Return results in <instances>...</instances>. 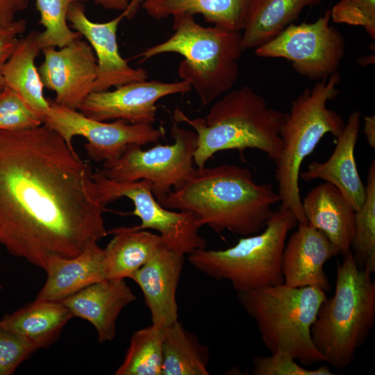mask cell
Returning a JSON list of instances; mask_svg holds the SVG:
<instances>
[{"instance_id": "obj_1", "label": "cell", "mask_w": 375, "mask_h": 375, "mask_svg": "<svg viewBox=\"0 0 375 375\" xmlns=\"http://www.w3.org/2000/svg\"><path fill=\"white\" fill-rule=\"evenodd\" d=\"M93 174L44 124L0 131V244L44 269L98 243L108 232Z\"/></svg>"}, {"instance_id": "obj_2", "label": "cell", "mask_w": 375, "mask_h": 375, "mask_svg": "<svg viewBox=\"0 0 375 375\" xmlns=\"http://www.w3.org/2000/svg\"><path fill=\"white\" fill-rule=\"evenodd\" d=\"M280 203V197L268 183H257L251 170L237 165L195 167L184 183L172 190L162 206L189 211L217 233L228 231L248 236L265 227Z\"/></svg>"}, {"instance_id": "obj_3", "label": "cell", "mask_w": 375, "mask_h": 375, "mask_svg": "<svg viewBox=\"0 0 375 375\" xmlns=\"http://www.w3.org/2000/svg\"><path fill=\"white\" fill-rule=\"evenodd\" d=\"M285 116L248 85L226 93L205 118H190L178 107L173 113L175 122L189 124L197 133L194 163L199 168L225 150L258 149L276 162L281 151L280 131Z\"/></svg>"}, {"instance_id": "obj_4", "label": "cell", "mask_w": 375, "mask_h": 375, "mask_svg": "<svg viewBox=\"0 0 375 375\" xmlns=\"http://www.w3.org/2000/svg\"><path fill=\"white\" fill-rule=\"evenodd\" d=\"M173 19L174 33L137 57L144 62L165 53L181 55L184 59L178 76L190 83L201 103L207 106L229 91L238 80L242 33L216 26L204 27L188 14H176Z\"/></svg>"}, {"instance_id": "obj_5", "label": "cell", "mask_w": 375, "mask_h": 375, "mask_svg": "<svg viewBox=\"0 0 375 375\" xmlns=\"http://www.w3.org/2000/svg\"><path fill=\"white\" fill-rule=\"evenodd\" d=\"M356 265L351 251L338 263L334 294L322 303L311 327L314 345L342 369L366 342L375 322V281Z\"/></svg>"}, {"instance_id": "obj_6", "label": "cell", "mask_w": 375, "mask_h": 375, "mask_svg": "<svg viewBox=\"0 0 375 375\" xmlns=\"http://www.w3.org/2000/svg\"><path fill=\"white\" fill-rule=\"evenodd\" d=\"M339 71L306 88L291 103L281 127L280 157L275 162V179L280 207L290 210L298 223H308L299 190V173L303 161L312 153L327 133L338 138L345 125L342 117L327 106L340 91Z\"/></svg>"}, {"instance_id": "obj_7", "label": "cell", "mask_w": 375, "mask_h": 375, "mask_svg": "<svg viewBox=\"0 0 375 375\" xmlns=\"http://www.w3.org/2000/svg\"><path fill=\"white\" fill-rule=\"evenodd\" d=\"M237 293L240 305L255 321L261 340L271 353L288 352L303 366L326 362L310 333L327 298L326 292L283 283Z\"/></svg>"}, {"instance_id": "obj_8", "label": "cell", "mask_w": 375, "mask_h": 375, "mask_svg": "<svg viewBox=\"0 0 375 375\" xmlns=\"http://www.w3.org/2000/svg\"><path fill=\"white\" fill-rule=\"evenodd\" d=\"M297 224L290 210L279 207L258 233L244 236L225 249L195 250L188 260L208 276L229 281L237 292L283 283L282 254Z\"/></svg>"}, {"instance_id": "obj_9", "label": "cell", "mask_w": 375, "mask_h": 375, "mask_svg": "<svg viewBox=\"0 0 375 375\" xmlns=\"http://www.w3.org/2000/svg\"><path fill=\"white\" fill-rule=\"evenodd\" d=\"M170 132L173 143L157 144L146 150L138 144L129 145L118 158L103 162L99 172L118 182L149 181L153 196L162 204L168 193L181 185L195 168L197 133L176 122Z\"/></svg>"}, {"instance_id": "obj_10", "label": "cell", "mask_w": 375, "mask_h": 375, "mask_svg": "<svg viewBox=\"0 0 375 375\" xmlns=\"http://www.w3.org/2000/svg\"><path fill=\"white\" fill-rule=\"evenodd\" d=\"M93 178L103 206L122 197L132 201L134 210L130 214L141 221L140 224L132 226L134 230L158 231L163 245L180 255L206 249L207 242L199 233L197 215L165 208L153 196L149 181L118 182L106 178L99 172H94Z\"/></svg>"}, {"instance_id": "obj_11", "label": "cell", "mask_w": 375, "mask_h": 375, "mask_svg": "<svg viewBox=\"0 0 375 375\" xmlns=\"http://www.w3.org/2000/svg\"><path fill=\"white\" fill-rule=\"evenodd\" d=\"M330 10L312 23L291 24L255 49L260 58H283L299 74L321 81L338 71L345 55L344 35L330 24Z\"/></svg>"}, {"instance_id": "obj_12", "label": "cell", "mask_w": 375, "mask_h": 375, "mask_svg": "<svg viewBox=\"0 0 375 375\" xmlns=\"http://www.w3.org/2000/svg\"><path fill=\"white\" fill-rule=\"evenodd\" d=\"M49 102L50 108L42 124L57 132L72 147L74 137L85 138L87 154L97 162L118 158L129 145L158 143L164 137V131L152 124H133L122 119L98 121L53 100L49 99Z\"/></svg>"}, {"instance_id": "obj_13", "label": "cell", "mask_w": 375, "mask_h": 375, "mask_svg": "<svg viewBox=\"0 0 375 375\" xmlns=\"http://www.w3.org/2000/svg\"><path fill=\"white\" fill-rule=\"evenodd\" d=\"M191 90L190 83L183 80L173 83L158 80L131 82L112 91L92 92L78 110L98 121L122 119L133 124H152L156 120L158 100Z\"/></svg>"}, {"instance_id": "obj_14", "label": "cell", "mask_w": 375, "mask_h": 375, "mask_svg": "<svg viewBox=\"0 0 375 375\" xmlns=\"http://www.w3.org/2000/svg\"><path fill=\"white\" fill-rule=\"evenodd\" d=\"M44 60L38 72L44 88L56 93V103L78 110L93 92L97 76V58L88 41L81 37L57 50H42Z\"/></svg>"}, {"instance_id": "obj_15", "label": "cell", "mask_w": 375, "mask_h": 375, "mask_svg": "<svg viewBox=\"0 0 375 375\" xmlns=\"http://www.w3.org/2000/svg\"><path fill=\"white\" fill-rule=\"evenodd\" d=\"M124 18L125 14L122 11L107 22H94L87 17L83 2L76 1L69 6L67 22L73 29L85 38L96 56L97 76L93 92L106 91L111 87L145 81L148 78L144 69L131 67L119 53L117 31Z\"/></svg>"}, {"instance_id": "obj_16", "label": "cell", "mask_w": 375, "mask_h": 375, "mask_svg": "<svg viewBox=\"0 0 375 375\" xmlns=\"http://www.w3.org/2000/svg\"><path fill=\"white\" fill-rule=\"evenodd\" d=\"M337 253L327 237L308 223L288 236L282 254L283 283L290 287L312 286L324 292L331 285L324 267Z\"/></svg>"}, {"instance_id": "obj_17", "label": "cell", "mask_w": 375, "mask_h": 375, "mask_svg": "<svg viewBox=\"0 0 375 375\" xmlns=\"http://www.w3.org/2000/svg\"><path fill=\"white\" fill-rule=\"evenodd\" d=\"M184 256L160 246L131 277L140 287L152 325L165 328L178 320L176 291Z\"/></svg>"}, {"instance_id": "obj_18", "label": "cell", "mask_w": 375, "mask_h": 375, "mask_svg": "<svg viewBox=\"0 0 375 375\" xmlns=\"http://www.w3.org/2000/svg\"><path fill=\"white\" fill-rule=\"evenodd\" d=\"M361 124V113L355 110L349 115L343 131L331 156L324 162H310L306 171L300 172L299 179L306 182L320 179L336 187L355 211L362 205L365 185L359 175L355 147Z\"/></svg>"}, {"instance_id": "obj_19", "label": "cell", "mask_w": 375, "mask_h": 375, "mask_svg": "<svg viewBox=\"0 0 375 375\" xmlns=\"http://www.w3.org/2000/svg\"><path fill=\"white\" fill-rule=\"evenodd\" d=\"M135 300L125 279L105 278L60 301L73 317L89 322L96 330L98 341L102 343L115 339L119 315Z\"/></svg>"}, {"instance_id": "obj_20", "label": "cell", "mask_w": 375, "mask_h": 375, "mask_svg": "<svg viewBox=\"0 0 375 375\" xmlns=\"http://www.w3.org/2000/svg\"><path fill=\"white\" fill-rule=\"evenodd\" d=\"M301 203L308 224L327 237L337 255L351 250L356 211L336 187L321 183L307 194Z\"/></svg>"}, {"instance_id": "obj_21", "label": "cell", "mask_w": 375, "mask_h": 375, "mask_svg": "<svg viewBox=\"0 0 375 375\" xmlns=\"http://www.w3.org/2000/svg\"><path fill=\"white\" fill-rule=\"evenodd\" d=\"M44 270L47 279L36 299L60 301L106 278L104 250L95 243L73 258L53 256L48 259Z\"/></svg>"}, {"instance_id": "obj_22", "label": "cell", "mask_w": 375, "mask_h": 375, "mask_svg": "<svg viewBox=\"0 0 375 375\" xmlns=\"http://www.w3.org/2000/svg\"><path fill=\"white\" fill-rule=\"evenodd\" d=\"M38 34V32L33 31L19 39L4 65L2 74L5 86L15 91L42 122L50 105L44 95V86L35 63L42 51L37 42Z\"/></svg>"}, {"instance_id": "obj_23", "label": "cell", "mask_w": 375, "mask_h": 375, "mask_svg": "<svg viewBox=\"0 0 375 375\" xmlns=\"http://www.w3.org/2000/svg\"><path fill=\"white\" fill-rule=\"evenodd\" d=\"M73 317L58 301L36 299L0 319V326L21 335L38 349L51 345Z\"/></svg>"}, {"instance_id": "obj_24", "label": "cell", "mask_w": 375, "mask_h": 375, "mask_svg": "<svg viewBox=\"0 0 375 375\" xmlns=\"http://www.w3.org/2000/svg\"><path fill=\"white\" fill-rule=\"evenodd\" d=\"M322 0H249L241 47L256 49L267 42L300 15L304 8Z\"/></svg>"}, {"instance_id": "obj_25", "label": "cell", "mask_w": 375, "mask_h": 375, "mask_svg": "<svg viewBox=\"0 0 375 375\" xmlns=\"http://www.w3.org/2000/svg\"><path fill=\"white\" fill-rule=\"evenodd\" d=\"M109 233L114 236L103 249L106 278H131L163 244L159 235L132 226L115 228Z\"/></svg>"}, {"instance_id": "obj_26", "label": "cell", "mask_w": 375, "mask_h": 375, "mask_svg": "<svg viewBox=\"0 0 375 375\" xmlns=\"http://www.w3.org/2000/svg\"><path fill=\"white\" fill-rule=\"evenodd\" d=\"M249 3V0H145L141 6L156 20L176 14H199L214 26L241 32Z\"/></svg>"}, {"instance_id": "obj_27", "label": "cell", "mask_w": 375, "mask_h": 375, "mask_svg": "<svg viewBox=\"0 0 375 375\" xmlns=\"http://www.w3.org/2000/svg\"><path fill=\"white\" fill-rule=\"evenodd\" d=\"M161 375H209V349L178 320L163 328Z\"/></svg>"}, {"instance_id": "obj_28", "label": "cell", "mask_w": 375, "mask_h": 375, "mask_svg": "<svg viewBox=\"0 0 375 375\" xmlns=\"http://www.w3.org/2000/svg\"><path fill=\"white\" fill-rule=\"evenodd\" d=\"M163 328L151 325L136 331L116 375H161Z\"/></svg>"}, {"instance_id": "obj_29", "label": "cell", "mask_w": 375, "mask_h": 375, "mask_svg": "<svg viewBox=\"0 0 375 375\" xmlns=\"http://www.w3.org/2000/svg\"><path fill=\"white\" fill-rule=\"evenodd\" d=\"M356 265L369 274L375 272V160L367 170L365 197L355 212V228L351 249Z\"/></svg>"}, {"instance_id": "obj_30", "label": "cell", "mask_w": 375, "mask_h": 375, "mask_svg": "<svg viewBox=\"0 0 375 375\" xmlns=\"http://www.w3.org/2000/svg\"><path fill=\"white\" fill-rule=\"evenodd\" d=\"M88 0H35L40 13V24L44 29L38 32V44L41 51L48 47L62 48L81 35L70 29L67 24L69 6L76 1Z\"/></svg>"}, {"instance_id": "obj_31", "label": "cell", "mask_w": 375, "mask_h": 375, "mask_svg": "<svg viewBox=\"0 0 375 375\" xmlns=\"http://www.w3.org/2000/svg\"><path fill=\"white\" fill-rule=\"evenodd\" d=\"M42 124L18 94L5 86L0 91V131H19Z\"/></svg>"}, {"instance_id": "obj_32", "label": "cell", "mask_w": 375, "mask_h": 375, "mask_svg": "<svg viewBox=\"0 0 375 375\" xmlns=\"http://www.w3.org/2000/svg\"><path fill=\"white\" fill-rule=\"evenodd\" d=\"M288 352L278 351L270 356H256L253 360V375H333L328 366L308 369L301 365Z\"/></svg>"}, {"instance_id": "obj_33", "label": "cell", "mask_w": 375, "mask_h": 375, "mask_svg": "<svg viewBox=\"0 0 375 375\" xmlns=\"http://www.w3.org/2000/svg\"><path fill=\"white\" fill-rule=\"evenodd\" d=\"M330 12L333 22L361 26L374 41L375 0H338Z\"/></svg>"}, {"instance_id": "obj_34", "label": "cell", "mask_w": 375, "mask_h": 375, "mask_svg": "<svg viewBox=\"0 0 375 375\" xmlns=\"http://www.w3.org/2000/svg\"><path fill=\"white\" fill-rule=\"evenodd\" d=\"M37 350L21 335L0 326V375L12 374Z\"/></svg>"}, {"instance_id": "obj_35", "label": "cell", "mask_w": 375, "mask_h": 375, "mask_svg": "<svg viewBox=\"0 0 375 375\" xmlns=\"http://www.w3.org/2000/svg\"><path fill=\"white\" fill-rule=\"evenodd\" d=\"M26 26V22L24 19L0 26V91L5 87L2 74L4 65L14 51L19 36L25 32Z\"/></svg>"}, {"instance_id": "obj_36", "label": "cell", "mask_w": 375, "mask_h": 375, "mask_svg": "<svg viewBox=\"0 0 375 375\" xmlns=\"http://www.w3.org/2000/svg\"><path fill=\"white\" fill-rule=\"evenodd\" d=\"M28 0H0V26H5L15 21V15L25 10Z\"/></svg>"}, {"instance_id": "obj_37", "label": "cell", "mask_w": 375, "mask_h": 375, "mask_svg": "<svg viewBox=\"0 0 375 375\" xmlns=\"http://www.w3.org/2000/svg\"><path fill=\"white\" fill-rule=\"evenodd\" d=\"M363 133L371 148L375 149V116L366 115L363 117Z\"/></svg>"}, {"instance_id": "obj_38", "label": "cell", "mask_w": 375, "mask_h": 375, "mask_svg": "<svg viewBox=\"0 0 375 375\" xmlns=\"http://www.w3.org/2000/svg\"><path fill=\"white\" fill-rule=\"evenodd\" d=\"M94 1L103 8L124 11L128 7L130 0H94Z\"/></svg>"}, {"instance_id": "obj_39", "label": "cell", "mask_w": 375, "mask_h": 375, "mask_svg": "<svg viewBox=\"0 0 375 375\" xmlns=\"http://www.w3.org/2000/svg\"><path fill=\"white\" fill-rule=\"evenodd\" d=\"M145 0H130L128 7L123 11L125 14V17L131 19H133L140 6Z\"/></svg>"}]
</instances>
